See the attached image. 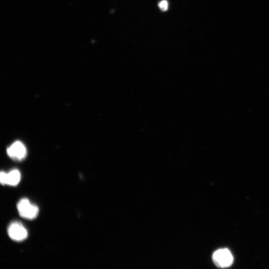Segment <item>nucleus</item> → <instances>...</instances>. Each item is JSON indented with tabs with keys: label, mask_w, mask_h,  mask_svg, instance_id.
<instances>
[{
	"label": "nucleus",
	"mask_w": 269,
	"mask_h": 269,
	"mask_svg": "<svg viewBox=\"0 0 269 269\" xmlns=\"http://www.w3.org/2000/svg\"><path fill=\"white\" fill-rule=\"evenodd\" d=\"M7 153L8 156L11 158L21 160L25 157L26 154V149L20 141H17L7 149Z\"/></svg>",
	"instance_id": "20e7f679"
},
{
	"label": "nucleus",
	"mask_w": 269,
	"mask_h": 269,
	"mask_svg": "<svg viewBox=\"0 0 269 269\" xmlns=\"http://www.w3.org/2000/svg\"><path fill=\"white\" fill-rule=\"evenodd\" d=\"M158 7L162 11H166L168 9V3L166 0H162L158 3Z\"/></svg>",
	"instance_id": "423d86ee"
},
{
	"label": "nucleus",
	"mask_w": 269,
	"mask_h": 269,
	"mask_svg": "<svg viewBox=\"0 0 269 269\" xmlns=\"http://www.w3.org/2000/svg\"><path fill=\"white\" fill-rule=\"evenodd\" d=\"M213 262L219 268H227L233 262V257L227 249H221L216 251L212 256Z\"/></svg>",
	"instance_id": "f03ea898"
},
{
	"label": "nucleus",
	"mask_w": 269,
	"mask_h": 269,
	"mask_svg": "<svg viewBox=\"0 0 269 269\" xmlns=\"http://www.w3.org/2000/svg\"><path fill=\"white\" fill-rule=\"evenodd\" d=\"M21 175L20 172L14 169L6 173V184L10 186L17 185L20 180Z\"/></svg>",
	"instance_id": "39448f33"
},
{
	"label": "nucleus",
	"mask_w": 269,
	"mask_h": 269,
	"mask_svg": "<svg viewBox=\"0 0 269 269\" xmlns=\"http://www.w3.org/2000/svg\"><path fill=\"white\" fill-rule=\"evenodd\" d=\"M6 173L4 171H1L0 173V181L1 184H6Z\"/></svg>",
	"instance_id": "0eeeda50"
},
{
	"label": "nucleus",
	"mask_w": 269,
	"mask_h": 269,
	"mask_svg": "<svg viewBox=\"0 0 269 269\" xmlns=\"http://www.w3.org/2000/svg\"><path fill=\"white\" fill-rule=\"evenodd\" d=\"M7 233L9 237L15 241H23L28 235L26 229L18 222L11 223L8 227Z\"/></svg>",
	"instance_id": "7ed1b4c3"
},
{
	"label": "nucleus",
	"mask_w": 269,
	"mask_h": 269,
	"mask_svg": "<svg viewBox=\"0 0 269 269\" xmlns=\"http://www.w3.org/2000/svg\"><path fill=\"white\" fill-rule=\"evenodd\" d=\"M17 209L21 217L28 220L35 218L39 213L38 208L26 198L22 199L18 202Z\"/></svg>",
	"instance_id": "f257e3e1"
}]
</instances>
